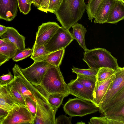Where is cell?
Here are the masks:
<instances>
[{
	"mask_svg": "<svg viewBox=\"0 0 124 124\" xmlns=\"http://www.w3.org/2000/svg\"><path fill=\"white\" fill-rule=\"evenodd\" d=\"M102 114L108 119L124 123V87L113 97Z\"/></svg>",
	"mask_w": 124,
	"mask_h": 124,
	"instance_id": "obj_6",
	"label": "cell"
},
{
	"mask_svg": "<svg viewBox=\"0 0 124 124\" xmlns=\"http://www.w3.org/2000/svg\"><path fill=\"white\" fill-rule=\"evenodd\" d=\"M41 85L48 94H70L59 67L50 65L42 80Z\"/></svg>",
	"mask_w": 124,
	"mask_h": 124,
	"instance_id": "obj_3",
	"label": "cell"
},
{
	"mask_svg": "<svg viewBox=\"0 0 124 124\" xmlns=\"http://www.w3.org/2000/svg\"><path fill=\"white\" fill-rule=\"evenodd\" d=\"M10 59L8 57L0 54V66L8 61Z\"/></svg>",
	"mask_w": 124,
	"mask_h": 124,
	"instance_id": "obj_38",
	"label": "cell"
},
{
	"mask_svg": "<svg viewBox=\"0 0 124 124\" xmlns=\"http://www.w3.org/2000/svg\"><path fill=\"white\" fill-rule=\"evenodd\" d=\"M8 112L0 108V122L1 124V122L7 115Z\"/></svg>",
	"mask_w": 124,
	"mask_h": 124,
	"instance_id": "obj_37",
	"label": "cell"
},
{
	"mask_svg": "<svg viewBox=\"0 0 124 124\" xmlns=\"http://www.w3.org/2000/svg\"><path fill=\"white\" fill-rule=\"evenodd\" d=\"M6 40L5 44L0 46V54L10 59L13 57L18 48L13 43Z\"/></svg>",
	"mask_w": 124,
	"mask_h": 124,
	"instance_id": "obj_23",
	"label": "cell"
},
{
	"mask_svg": "<svg viewBox=\"0 0 124 124\" xmlns=\"http://www.w3.org/2000/svg\"><path fill=\"white\" fill-rule=\"evenodd\" d=\"M89 124H124V123L119 122L108 118L106 117H96L91 118Z\"/></svg>",
	"mask_w": 124,
	"mask_h": 124,
	"instance_id": "obj_29",
	"label": "cell"
},
{
	"mask_svg": "<svg viewBox=\"0 0 124 124\" xmlns=\"http://www.w3.org/2000/svg\"><path fill=\"white\" fill-rule=\"evenodd\" d=\"M50 64L45 61L34 62L24 69L20 67V71L26 79L32 84L41 85L44 76Z\"/></svg>",
	"mask_w": 124,
	"mask_h": 124,
	"instance_id": "obj_9",
	"label": "cell"
},
{
	"mask_svg": "<svg viewBox=\"0 0 124 124\" xmlns=\"http://www.w3.org/2000/svg\"><path fill=\"white\" fill-rule=\"evenodd\" d=\"M63 0H50L47 12L54 13L60 6Z\"/></svg>",
	"mask_w": 124,
	"mask_h": 124,
	"instance_id": "obj_33",
	"label": "cell"
},
{
	"mask_svg": "<svg viewBox=\"0 0 124 124\" xmlns=\"http://www.w3.org/2000/svg\"><path fill=\"white\" fill-rule=\"evenodd\" d=\"M20 11L24 15L28 14L31 9V5L27 3L26 0H17Z\"/></svg>",
	"mask_w": 124,
	"mask_h": 124,
	"instance_id": "obj_32",
	"label": "cell"
},
{
	"mask_svg": "<svg viewBox=\"0 0 124 124\" xmlns=\"http://www.w3.org/2000/svg\"><path fill=\"white\" fill-rule=\"evenodd\" d=\"M8 27L0 24V37L6 31Z\"/></svg>",
	"mask_w": 124,
	"mask_h": 124,
	"instance_id": "obj_39",
	"label": "cell"
},
{
	"mask_svg": "<svg viewBox=\"0 0 124 124\" xmlns=\"http://www.w3.org/2000/svg\"><path fill=\"white\" fill-rule=\"evenodd\" d=\"M115 77L101 100L99 110L102 114L113 97L122 88L124 87V68L119 67L114 73Z\"/></svg>",
	"mask_w": 124,
	"mask_h": 124,
	"instance_id": "obj_7",
	"label": "cell"
},
{
	"mask_svg": "<svg viewBox=\"0 0 124 124\" xmlns=\"http://www.w3.org/2000/svg\"><path fill=\"white\" fill-rule=\"evenodd\" d=\"M63 108L65 113L72 117H82L99 110L98 108L93 103L78 98L69 99Z\"/></svg>",
	"mask_w": 124,
	"mask_h": 124,
	"instance_id": "obj_5",
	"label": "cell"
},
{
	"mask_svg": "<svg viewBox=\"0 0 124 124\" xmlns=\"http://www.w3.org/2000/svg\"><path fill=\"white\" fill-rule=\"evenodd\" d=\"M6 85H2V84H1L0 82V87H3L4 86Z\"/></svg>",
	"mask_w": 124,
	"mask_h": 124,
	"instance_id": "obj_44",
	"label": "cell"
},
{
	"mask_svg": "<svg viewBox=\"0 0 124 124\" xmlns=\"http://www.w3.org/2000/svg\"><path fill=\"white\" fill-rule=\"evenodd\" d=\"M72 116L68 117L65 115L60 116L55 119V124H71Z\"/></svg>",
	"mask_w": 124,
	"mask_h": 124,
	"instance_id": "obj_34",
	"label": "cell"
},
{
	"mask_svg": "<svg viewBox=\"0 0 124 124\" xmlns=\"http://www.w3.org/2000/svg\"><path fill=\"white\" fill-rule=\"evenodd\" d=\"M49 0H43L37 9L41 11L47 13Z\"/></svg>",
	"mask_w": 124,
	"mask_h": 124,
	"instance_id": "obj_36",
	"label": "cell"
},
{
	"mask_svg": "<svg viewBox=\"0 0 124 124\" xmlns=\"http://www.w3.org/2000/svg\"><path fill=\"white\" fill-rule=\"evenodd\" d=\"M84 0H63L54 13L62 27L68 31L82 17L86 9Z\"/></svg>",
	"mask_w": 124,
	"mask_h": 124,
	"instance_id": "obj_1",
	"label": "cell"
},
{
	"mask_svg": "<svg viewBox=\"0 0 124 124\" xmlns=\"http://www.w3.org/2000/svg\"><path fill=\"white\" fill-rule=\"evenodd\" d=\"M72 72L85 76H96L97 71L92 69H82L73 67L72 68Z\"/></svg>",
	"mask_w": 124,
	"mask_h": 124,
	"instance_id": "obj_30",
	"label": "cell"
},
{
	"mask_svg": "<svg viewBox=\"0 0 124 124\" xmlns=\"http://www.w3.org/2000/svg\"><path fill=\"white\" fill-rule=\"evenodd\" d=\"M32 52V49L29 48H25L23 50L17 49L12 59L16 62L19 61L31 55Z\"/></svg>",
	"mask_w": 124,
	"mask_h": 124,
	"instance_id": "obj_28",
	"label": "cell"
},
{
	"mask_svg": "<svg viewBox=\"0 0 124 124\" xmlns=\"http://www.w3.org/2000/svg\"><path fill=\"white\" fill-rule=\"evenodd\" d=\"M74 40L69 31L60 26L52 38L44 45L46 49L51 52L65 49Z\"/></svg>",
	"mask_w": 124,
	"mask_h": 124,
	"instance_id": "obj_10",
	"label": "cell"
},
{
	"mask_svg": "<svg viewBox=\"0 0 124 124\" xmlns=\"http://www.w3.org/2000/svg\"><path fill=\"white\" fill-rule=\"evenodd\" d=\"M8 89L16 104L26 106L25 99L22 94L12 86H8Z\"/></svg>",
	"mask_w": 124,
	"mask_h": 124,
	"instance_id": "obj_27",
	"label": "cell"
},
{
	"mask_svg": "<svg viewBox=\"0 0 124 124\" xmlns=\"http://www.w3.org/2000/svg\"><path fill=\"white\" fill-rule=\"evenodd\" d=\"M122 0V1H124V0Z\"/></svg>",
	"mask_w": 124,
	"mask_h": 124,
	"instance_id": "obj_45",
	"label": "cell"
},
{
	"mask_svg": "<svg viewBox=\"0 0 124 124\" xmlns=\"http://www.w3.org/2000/svg\"><path fill=\"white\" fill-rule=\"evenodd\" d=\"M7 88V85L0 87V97Z\"/></svg>",
	"mask_w": 124,
	"mask_h": 124,
	"instance_id": "obj_41",
	"label": "cell"
},
{
	"mask_svg": "<svg viewBox=\"0 0 124 124\" xmlns=\"http://www.w3.org/2000/svg\"><path fill=\"white\" fill-rule=\"evenodd\" d=\"M117 0H103L99 5L94 16L95 23H105L108 16Z\"/></svg>",
	"mask_w": 124,
	"mask_h": 124,
	"instance_id": "obj_15",
	"label": "cell"
},
{
	"mask_svg": "<svg viewBox=\"0 0 124 124\" xmlns=\"http://www.w3.org/2000/svg\"><path fill=\"white\" fill-rule=\"evenodd\" d=\"M60 27L55 22L43 23L38 27L34 43L44 45L52 38Z\"/></svg>",
	"mask_w": 124,
	"mask_h": 124,
	"instance_id": "obj_11",
	"label": "cell"
},
{
	"mask_svg": "<svg viewBox=\"0 0 124 124\" xmlns=\"http://www.w3.org/2000/svg\"><path fill=\"white\" fill-rule=\"evenodd\" d=\"M34 118L26 106L16 104L1 124H33Z\"/></svg>",
	"mask_w": 124,
	"mask_h": 124,
	"instance_id": "obj_8",
	"label": "cell"
},
{
	"mask_svg": "<svg viewBox=\"0 0 124 124\" xmlns=\"http://www.w3.org/2000/svg\"><path fill=\"white\" fill-rule=\"evenodd\" d=\"M25 99L26 106L34 118L36 116L37 104L36 102L29 97H26Z\"/></svg>",
	"mask_w": 124,
	"mask_h": 124,
	"instance_id": "obj_31",
	"label": "cell"
},
{
	"mask_svg": "<svg viewBox=\"0 0 124 124\" xmlns=\"http://www.w3.org/2000/svg\"><path fill=\"white\" fill-rule=\"evenodd\" d=\"M33 0H26L27 3L28 4L31 5L32 3Z\"/></svg>",
	"mask_w": 124,
	"mask_h": 124,
	"instance_id": "obj_43",
	"label": "cell"
},
{
	"mask_svg": "<svg viewBox=\"0 0 124 124\" xmlns=\"http://www.w3.org/2000/svg\"><path fill=\"white\" fill-rule=\"evenodd\" d=\"M14 77L11 72H9L7 74L0 76V83L2 85H7L12 80Z\"/></svg>",
	"mask_w": 124,
	"mask_h": 124,
	"instance_id": "obj_35",
	"label": "cell"
},
{
	"mask_svg": "<svg viewBox=\"0 0 124 124\" xmlns=\"http://www.w3.org/2000/svg\"><path fill=\"white\" fill-rule=\"evenodd\" d=\"M124 19V1L117 0L110 13L106 23L115 24Z\"/></svg>",
	"mask_w": 124,
	"mask_h": 124,
	"instance_id": "obj_17",
	"label": "cell"
},
{
	"mask_svg": "<svg viewBox=\"0 0 124 124\" xmlns=\"http://www.w3.org/2000/svg\"><path fill=\"white\" fill-rule=\"evenodd\" d=\"M0 37L3 39H7L12 42L18 49L23 50L25 48V38L12 27H8L6 32Z\"/></svg>",
	"mask_w": 124,
	"mask_h": 124,
	"instance_id": "obj_16",
	"label": "cell"
},
{
	"mask_svg": "<svg viewBox=\"0 0 124 124\" xmlns=\"http://www.w3.org/2000/svg\"><path fill=\"white\" fill-rule=\"evenodd\" d=\"M83 53V60L89 68L98 71L101 67H108L116 70L119 67L117 59L105 48H95L88 49Z\"/></svg>",
	"mask_w": 124,
	"mask_h": 124,
	"instance_id": "obj_2",
	"label": "cell"
},
{
	"mask_svg": "<svg viewBox=\"0 0 124 124\" xmlns=\"http://www.w3.org/2000/svg\"><path fill=\"white\" fill-rule=\"evenodd\" d=\"M103 0H89L86 10L89 20L92 22L97 9Z\"/></svg>",
	"mask_w": 124,
	"mask_h": 124,
	"instance_id": "obj_25",
	"label": "cell"
},
{
	"mask_svg": "<svg viewBox=\"0 0 124 124\" xmlns=\"http://www.w3.org/2000/svg\"><path fill=\"white\" fill-rule=\"evenodd\" d=\"M6 39H0V46L5 44L6 42Z\"/></svg>",
	"mask_w": 124,
	"mask_h": 124,
	"instance_id": "obj_42",
	"label": "cell"
},
{
	"mask_svg": "<svg viewBox=\"0 0 124 124\" xmlns=\"http://www.w3.org/2000/svg\"><path fill=\"white\" fill-rule=\"evenodd\" d=\"M12 71L14 75V78L7 86L13 87L17 90L25 99L26 97H28L37 102L40 95L39 91L24 77L18 65L15 64Z\"/></svg>",
	"mask_w": 124,
	"mask_h": 124,
	"instance_id": "obj_4",
	"label": "cell"
},
{
	"mask_svg": "<svg viewBox=\"0 0 124 124\" xmlns=\"http://www.w3.org/2000/svg\"><path fill=\"white\" fill-rule=\"evenodd\" d=\"M77 74V77L76 79L93 92L97 81L96 76H85L78 74Z\"/></svg>",
	"mask_w": 124,
	"mask_h": 124,
	"instance_id": "obj_22",
	"label": "cell"
},
{
	"mask_svg": "<svg viewBox=\"0 0 124 124\" xmlns=\"http://www.w3.org/2000/svg\"><path fill=\"white\" fill-rule=\"evenodd\" d=\"M115 71V70L108 67L100 68L97 72V80L98 81L104 80L113 74Z\"/></svg>",
	"mask_w": 124,
	"mask_h": 124,
	"instance_id": "obj_26",
	"label": "cell"
},
{
	"mask_svg": "<svg viewBox=\"0 0 124 124\" xmlns=\"http://www.w3.org/2000/svg\"><path fill=\"white\" fill-rule=\"evenodd\" d=\"M43 0H33L32 3L36 7H38Z\"/></svg>",
	"mask_w": 124,
	"mask_h": 124,
	"instance_id": "obj_40",
	"label": "cell"
},
{
	"mask_svg": "<svg viewBox=\"0 0 124 124\" xmlns=\"http://www.w3.org/2000/svg\"><path fill=\"white\" fill-rule=\"evenodd\" d=\"M68 96L61 93L49 94L47 100L53 108L58 109L62 104L64 98Z\"/></svg>",
	"mask_w": 124,
	"mask_h": 124,
	"instance_id": "obj_24",
	"label": "cell"
},
{
	"mask_svg": "<svg viewBox=\"0 0 124 124\" xmlns=\"http://www.w3.org/2000/svg\"><path fill=\"white\" fill-rule=\"evenodd\" d=\"M65 49L63 48L51 52L44 61L50 65L59 67L64 55Z\"/></svg>",
	"mask_w": 124,
	"mask_h": 124,
	"instance_id": "obj_21",
	"label": "cell"
},
{
	"mask_svg": "<svg viewBox=\"0 0 124 124\" xmlns=\"http://www.w3.org/2000/svg\"><path fill=\"white\" fill-rule=\"evenodd\" d=\"M16 104L7 85L6 89L0 97V108L9 112Z\"/></svg>",
	"mask_w": 124,
	"mask_h": 124,
	"instance_id": "obj_20",
	"label": "cell"
},
{
	"mask_svg": "<svg viewBox=\"0 0 124 124\" xmlns=\"http://www.w3.org/2000/svg\"><path fill=\"white\" fill-rule=\"evenodd\" d=\"M73 31L71 33L74 39L76 40L79 46L85 52L88 50L86 46L85 39L87 32L86 29L81 24L78 23L72 26Z\"/></svg>",
	"mask_w": 124,
	"mask_h": 124,
	"instance_id": "obj_18",
	"label": "cell"
},
{
	"mask_svg": "<svg viewBox=\"0 0 124 124\" xmlns=\"http://www.w3.org/2000/svg\"><path fill=\"white\" fill-rule=\"evenodd\" d=\"M115 77L114 74L107 79L102 81L97 80L93 92V103L98 108L102 99Z\"/></svg>",
	"mask_w": 124,
	"mask_h": 124,
	"instance_id": "obj_14",
	"label": "cell"
},
{
	"mask_svg": "<svg viewBox=\"0 0 124 124\" xmlns=\"http://www.w3.org/2000/svg\"><path fill=\"white\" fill-rule=\"evenodd\" d=\"M18 7L17 0H0V19L12 21L16 16Z\"/></svg>",
	"mask_w": 124,
	"mask_h": 124,
	"instance_id": "obj_13",
	"label": "cell"
},
{
	"mask_svg": "<svg viewBox=\"0 0 124 124\" xmlns=\"http://www.w3.org/2000/svg\"><path fill=\"white\" fill-rule=\"evenodd\" d=\"M67 85L70 94L93 103V92L76 79L71 80Z\"/></svg>",
	"mask_w": 124,
	"mask_h": 124,
	"instance_id": "obj_12",
	"label": "cell"
},
{
	"mask_svg": "<svg viewBox=\"0 0 124 124\" xmlns=\"http://www.w3.org/2000/svg\"><path fill=\"white\" fill-rule=\"evenodd\" d=\"M32 49L31 58L34 62L44 61L51 53L46 49L44 45H39L34 43Z\"/></svg>",
	"mask_w": 124,
	"mask_h": 124,
	"instance_id": "obj_19",
	"label": "cell"
}]
</instances>
